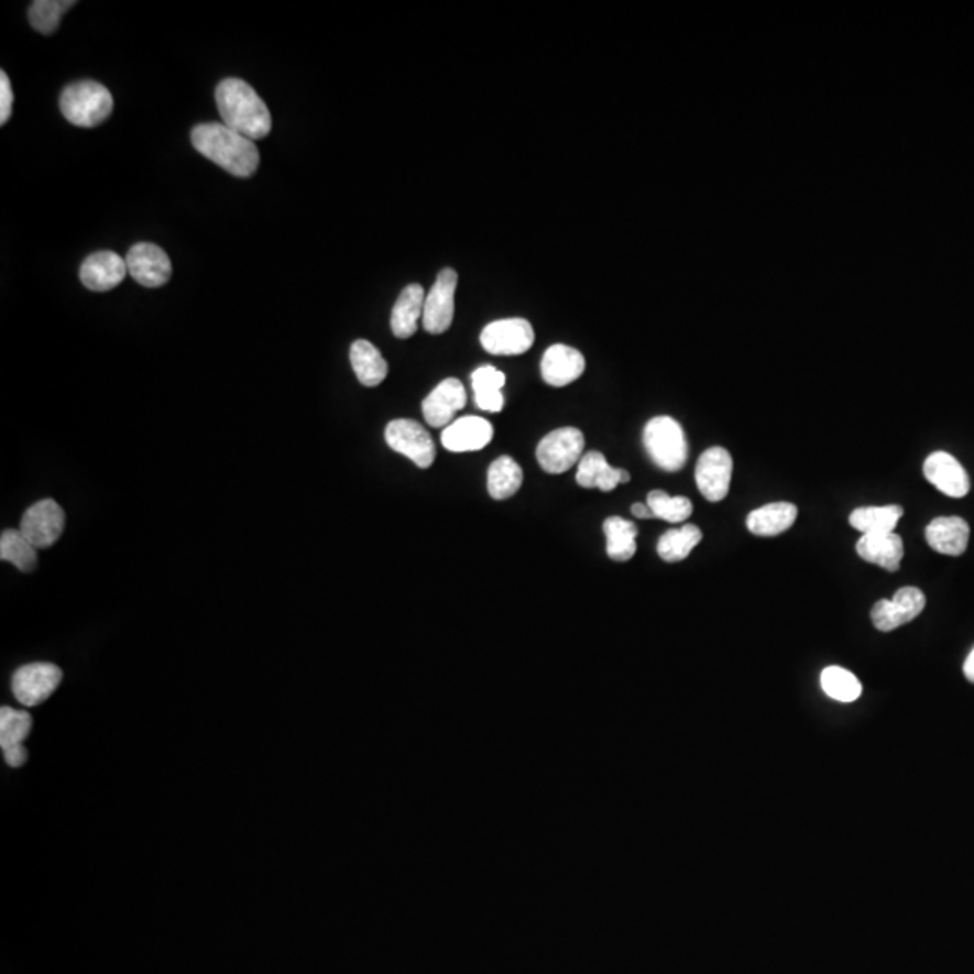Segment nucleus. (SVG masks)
<instances>
[{"instance_id":"obj_1","label":"nucleus","mask_w":974,"mask_h":974,"mask_svg":"<svg viewBox=\"0 0 974 974\" xmlns=\"http://www.w3.org/2000/svg\"><path fill=\"white\" fill-rule=\"evenodd\" d=\"M191 145L195 151L236 177H250L260 165L255 143L225 123H203L195 127L191 130Z\"/></svg>"},{"instance_id":"obj_2","label":"nucleus","mask_w":974,"mask_h":974,"mask_svg":"<svg viewBox=\"0 0 974 974\" xmlns=\"http://www.w3.org/2000/svg\"><path fill=\"white\" fill-rule=\"evenodd\" d=\"M216 101L226 127L251 141L264 140L270 134L273 127L270 109L250 84L226 78L217 86Z\"/></svg>"},{"instance_id":"obj_3","label":"nucleus","mask_w":974,"mask_h":974,"mask_svg":"<svg viewBox=\"0 0 974 974\" xmlns=\"http://www.w3.org/2000/svg\"><path fill=\"white\" fill-rule=\"evenodd\" d=\"M114 100L106 86L98 81L81 80L65 87L61 96V110L65 120L76 127L92 129L112 114Z\"/></svg>"},{"instance_id":"obj_4","label":"nucleus","mask_w":974,"mask_h":974,"mask_svg":"<svg viewBox=\"0 0 974 974\" xmlns=\"http://www.w3.org/2000/svg\"><path fill=\"white\" fill-rule=\"evenodd\" d=\"M643 442L649 459L654 460L660 470L679 471L685 468L688 460V442L685 430L677 420L666 415L654 417L645 426Z\"/></svg>"},{"instance_id":"obj_5","label":"nucleus","mask_w":974,"mask_h":974,"mask_svg":"<svg viewBox=\"0 0 974 974\" xmlns=\"http://www.w3.org/2000/svg\"><path fill=\"white\" fill-rule=\"evenodd\" d=\"M584 437L578 428H558L540 440L536 459L541 470L550 475H561L572 466L580 464L583 457Z\"/></svg>"},{"instance_id":"obj_6","label":"nucleus","mask_w":974,"mask_h":974,"mask_svg":"<svg viewBox=\"0 0 974 974\" xmlns=\"http://www.w3.org/2000/svg\"><path fill=\"white\" fill-rule=\"evenodd\" d=\"M385 439L392 450L408 457L420 470H428L434 464L437 455L434 439L417 420H392L386 426Z\"/></svg>"},{"instance_id":"obj_7","label":"nucleus","mask_w":974,"mask_h":974,"mask_svg":"<svg viewBox=\"0 0 974 974\" xmlns=\"http://www.w3.org/2000/svg\"><path fill=\"white\" fill-rule=\"evenodd\" d=\"M480 346L493 355H519L535 346V330L524 318H507L485 325Z\"/></svg>"},{"instance_id":"obj_8","label":"nucleus","mask_w":974,"mask_h":974,"mask_svg":"<svg viewBox=\"0 0 974 974\" xmlns=\"http://www.w3.org/2000/svg\"><path fill=\"white\" fill-rule=\"evenodd\" d=\"M62 682V670L51 663H31L13 674L11 690L22 705H39L55 693Z\"/></svg>"},{"instance_id":"obj_9","label":"nucleus","mask_w":974,"mask_h":974,"mask_svg":"<svg viewBox=\"0 0 974 974\" xmlns=\"http://www.w3.org/2000/svg\"><path fill=\"white\" fill-rule=\"evenodd\" d=\"M459 275L451 267H445L437 275L434 287L426 295L423 310V327L430 335H442L450 329L455 315V291Z\"/></svg>"},{"instance_id":"obj_10","label":"nucleus","mask_w":974,"mask_h":974,"mask_svg":"<svg viewBox=\"0 0 974 974\" xmlns=\"http://www.w3.org/2000/svg\"><path fill=\"white\" fill-rule=\"evenodd\" d=\"M65 527V513L55 500L45 499L31 505L22 516V535L36 549H47L61 538Z\"/></svg>"},{"instance_id":"obj_11","label":"nucleus","mask_w":974,"mask_h":974,"mask_svg":"<svg viewBox=\"0 0 974 974\" xmlns=\"http://www.w3.org/2000/svg\"><path fill=\"white\" fill-rule=\"evenodd\" d=\"M731 475H733V459L725 448L714 446L700 455L694 480L705 500L710 502L724 500L730 493Z\"/></svg>"},{"instance_id":"obj_12","label":"nucleus","mask_w":974,"mask_h":974,"mask_svg":"<svg viewBox=\"0 0 974 974\" xmlns=\"http://www.w3.org/2000/svg\"><path fill=\"white\" fill-rule=\"evenodd\" d=\"M926 595L917 587H902L894 600H880L872 609V623L880 632H891L908 625L924 610Z\"/></svg>"},{"instance_id":"obj_13","label":"nucleus","mask_w":974,"mask_h":974,"mask_svg":"<svg viewBox=\"0 0 974 974\" xmlns=\"http://www.w3.org/2000/svg\"><path fill=\"white\" fill-rule=\"evenodd\" d=\"M127 267L132 278L145 287H161L171 281L172 262L160 245L140 242L127 253Z\"/></svg>"},{"instance_id":"obj_14","label":"nucleus","mask_w":974,"mask_h":974,"mask_svg":"<svg viewBox=\"0 0 974 974\" xmlns=\"http://www.w3.org/2000/svg\"><path fill=\"white\" fill-rule=\"evenodd\" d=\"M468 394L459 380L440 381L423 401V415L431 428H448L457 412L464 408Z\"/></svg>"},{"instance_id":"obj_15","label":"nucleus","mask_w":974,"mask_h":974,"mask_svg":"<svg viewBox=\"0 0 974 974\" xmlns=\"http://www.w3.org/2000/svg\"><path fill=\"white\" fill-rule=\"evenodd\" d=\"M924 477L951 499H962L971 490L970 475L964 466L945 451H934L926 459Z\"/></svg>"},{"instance_id":"obj_16","label":"nucleus","mask_w":974,"mask_h":974,"mask_svg":"<svg viewBox=\"0 0 974 974\" xmlns=\"http://www.w3.org/2000/svg\"><path fill=\"white\" fill-rule=\"evenodd\" d=\"M127 273H129L127 260L121 259L114 251H98L84 260L80 281L87 289L103 293L118 287L125 281Z\"/></svg>"},{"instance_id":"obj_17","label":"nucleus","mask_w":974,"mask_h":974,"mask_svg":"<svg viewBox=\"0 0 974 974\" xmlns=\"http://www.w3.org/2000/svg\"><path fill=\"white\" fill-rule=\"evenodd\" d=\"M493 426L482 417H460L442 430L440 442L446 450L453 453L479 451L490 445L493 439Z\"/></svg>"},{"instance_id":"obj_18","label":"nucleus","mask_w":974,"mask_h":974,"mask_svg":"<svg viewBox=\"0 0 974 974\" xmlns=\"http://www.w3.org/2000/svg\"><path fill=\"white\" fill-rule=\"evenodd\" d=\"M583 372L584 358L580 350L561 343L545 350L541 358V377L547 385L561 388L580 380Z\"/></svg>"},{"instance_id":"obj_19","label":"nucleus","mask_w":974,"mask_h":974,"mask_svg":"<svg viewBox=\"0 0 974 974\" xmlns=\"http://www.w3.org/2000/svg\"><path fill=\"white\" fill-rule=\"evenodd\" d=\"M576 482L584 490H600L603 493H610L617 485L630 482V473L626 470L612 468L606 462L605 455L600 451H589L581 457Z\"/></svg>"},{"instance_id":"obj_20","label":"nucleus","mask_w":974,"mask_h":974,"mask_svg":"<svg viewBox=\"0 0 974 974\" xmlns=\"http://www.w3.org/2000/svg\"><path fill=\"white\" fill-rule=\"evenodd\" d=\"M926 540L940 555H964L970 544V524L960 516H940L926 527Z\"/></svg>"},{"instance_id":"obj_21","label":"nucleus","mask_w":974,"mask_h":974,"mask_svg":"<svg viewBox=\"0 0 974 974\" xmlns=\"http://www.w3.org/2000/svg\"><path fill=\"white\" fill-rule=\"evenodd\" d=\"M425 300L426 293L423 285L411 284L401 291L400 298L395 302L392 316H390V327H392L395 338L408 340L417 332L423 310H425Z\"/></svg>"},{"instance_id":"obj_22","label":"nucleus","mask_w":974,"mask_h":974,"mask_svg":"<svg viewBox=\"0 0 974 974\" xmlns=\"http://www.w3.org/2000/svg\"><path fill=\"white\" fill-rule=\"evenodd\" d=\"M855 550H857L861 560L879 565L888 572H897L900 569L902 556H905V544H902V538L895 533L863 535L857 541Z\"/></svg>"},{"instance_id":"obj_23","label":"nucleus","mask_w":974,"mask_h":974,"mask_svg":"<svg viewBox=\"0 0 974 974\" xmlns=\"http://www.w3.org/2000/svg\"><path fill=\"white\" fill-rule=\"evenodd\" d=\"M798 516V507L790 502L767 504L747 515V529L756 536H778L790 529Z\"/></svg>"},{"instance_id":"obj_24","label":"nucleus","mask_w":974,"mask_h":974,"mask_svg":"<svg viewBox=\"0 0 974 974\" xmlns=\"http://www.w3.org/2000/svg\"><path fill=\"white\" fill-rule=\"evenodd\" d=\"M350 363L363 386H377L388 375V363L370 341L355 340L350 346Z\"/></svg>"},{"instance_id":"obj_25","label":"nucleus","mask_w":974,"mask_h":974,"mask_svg":"<svg viewBox=\"0 0 974 974\" xmlns=\"http://www.w3.org/2000/svg\"><path fill=\"white\" fill-rule=\"evenodd\" d=\"M475 403L480 411L499 414L504 408V395L502 388L505 385V375L499 369L491 365L479 366L471 374Z\"/></svg>"},{"instance_id":"obj_26","label":"nucleus","mask_w":974,"mask_h":974,"mask_svg":"<svg viewBox=\"0 0 974 974\" xmlns=\"http://www.w3.org/2000/svg\"><path fill=\"white\" fill-rule=\"evenodd\" d=\"M603 530H605L606 555L610 560L628 561L634 558L637 552L635 538L639 535L637 525L620 516H610L603 524Z\"/></svg>"},{"instance_id":"obj_27","label":"nucleus","mask_w":974,"mask_h":974,"mask_svg":"<svg viewBox=\"0 0 974 974\" xmlns=\"http://www.w3.org/2000/svg\"><path fill=\"white\" fill-rule=\"evenodd\" d=\"M902 515L905 510L900 505L860 507L850 515L849 522L863 535H883V533H895L894 529Z\"/></svg>"},{"instance_id":"obj_28","label":"nucleus","mask_w":974,"mask_h":974,"mask_svg":"<svg viewBox=\"0 0 974 974\" xmlns=\"http://www.w3.org/2000/svg\"><path fill=\"white\" fill-rule=\"evenodd\" d=\"M522 482H524V471L519 468L518 462L507 457V455L499 457L490 466L488 491H490L491 499H510V496L518 493Z\"/></svg>"},{"instance_id":"obj_29","label":"nucleus","mask_w":974,"mask_h":974,"mask_svg":"<svg viewBox=\"0 0 974 974\" xmlns=\"http://www.w3.org/2000/svg\"><path fill=\"white\" fill-rule=\"evenodd\" d=\"M702 541V530L697 525H682L679 529L666 530L657 544V552L668 563H677L691 555V550Z\"/></svg>"},{"instance_id":"obj_30","label":"nucleus","mask_w":974,"mask_h":974,"mask_svg":"<svg viewBox=\"0 0 974 974\" xmlns=\"http://www.w3.org/2000/svg\"><path fill=\"white\" fill-rule=\"evenodd\" d=\"M36 547L31 544L22 530L8 529L0 536V560L15 565L21 572H31L39 565Z\"/></svg>"},{"instance_id":"obj_31","label":"nucleus","mask_w":974,"mask_h":974,"mask_svg":"<svg viewBox=\"0 0 974 974\" xmlns=\"http://www.w3.org/2000/svg\"><path fill=\"white\" fill-rule=\"evenodd\" d=\"M821 688H823L824 693L829 694L830 699L844 702V704L855 702L863 693V686H861L860 679L852 671L844 670L840 666L824 668L823 674H821Z\"/></svg>"},{"instance_id":"obj_32","label":"nucleus","mask_w":974,"mask_h":974,"mask_svg":"<svg viewBox=\"0 0 974 974\" xmlns=\"http://www.w3.org/2000/svg\"><path fill=\"white\" fill-rule=\"evenodd\" d=\"M649 510L655 518L665 519L670 524H680L690 518L693 513V504L686 496H670L665 491L655 490L648 493L646 499Z\"/></svg>"},{"instance_id":"obj_33","label":"nucleus","mask_w":974,"mask_h":974,"mask_svg":"<svg viewBox=\"0 0 974 974\" xmlns=\"http://www.w3.org/2000/svg\"><path fill=\"white\" fill-rule=\"evenodd\" d=\"M76 2L73 0H36L30 8V22L33 30L42 35H51L58 30L65 11H69Z\"/></svg>"},{"instance_id":"obj_34","label":"nucleus","mask_w":974,"mask_h":974,"mask_svg":"<svg viewBox=\"0 0 974 974\" xmlns=\"http://www.w3.org/2000/svg\"><path fill=\"white\" fill-rule=\"evenodd\" d=\"M33 720L25 711L13 710L4 705L0 710V747H15L24 745V740L30 736Z\"/></svg>"},{"instance_id":"obj_35","label":"nucleus","mask_w":974,"mask_h":974,"mask_svg":"<svg viewBox=\"0 0 974 974\" xmlns=\"http://www.w3.org/2000/svg\"><path fill=\"white\" fill-rule=\"evenodd\" d=\"M11 109H13V89L11 81L4 70L0 73V125L8 123L11 118Z\"/></svg>"},{"instance_id":"obj_36","label":"nucleus","mask_w":974,"mask_h":974,"mask_svg":"<svg viewBox=\"0 0 974 974\" xmlns=\"http://www.w3.org/2000/svg\"><path fill=\"white\" fill-rule=\"evenodd\" d=\"M4 753L6 764L17 769V767H22V765L28 762V749H25L24 745H15V747H6L2 749Z\"/></svg>"},{"instance_id":"obj_37","label":"nucleus","mask_w":974,"mask_h":974,"mask_svg":"<svg viewBox=\"0 0 974 974\" xmlns=\"http://www.w3.org/2000/svg\"><path fill=\"white\" fill-rule=\"evenodd\" d=\"M632 513H634V515L641 519L655 518L654 513H652V510H649L648 507V504L632 505Z\"/></svg>"},{"instance_id":"obj_38","label":"nucleus","mask_w":974,"mask_h":974,"mask_svg":"<svg viewBox=\"0 0 974 974\" xmlns=\"http://www.w3.org/2000/svg\"><path fill=\"white\" fill-rule=\"evenodd\" d=\"M964 675L965 679L970 680L974 685V648L971 649V654L967 655V659L964 663Z\"/></svg>"}]
</instances>
